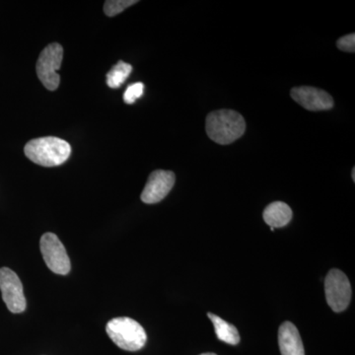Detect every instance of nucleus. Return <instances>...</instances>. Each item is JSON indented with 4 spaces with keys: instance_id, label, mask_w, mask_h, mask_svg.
Returning a JSON list of instances; mask_svg holds the SVG:
<instances>
[{
    "instance_id": "f257e3e1",
    "label": "nucleus",
    "mask_w": 355,
    "mask_h": 355,
    "mask_svg": "<svg viewBox=\"0 0 355 355\" xmlns=\"http://www.w3.org/2000/svg\"><path fill=\"white\" fill-rule=\"evenodd\" d=\"M207 133L212 141L228 146L239 139L246 130L242 114L233 110H219L207 116Z\"/></svg>"
},
{
    "instance_id": "f03ea898",
    "label": "nucleus",
    "mask_w": 355,
    "mask_h": 355,
    "mask_svg": "<svg viewBox=\"0 0 355 355\" xmlns=\"http://www.w3.org/2000/svg\"><path fill=\"white\" fill-rule=\"evenodd\" d=\"M24 153L36 164L44 167H55L64 164L69 158L71 147L69 142L58 137H40L28 142Z\"/></svg>"
},
{
    "instance_id": "7ed1b4c3",
    "label": "nucleus",
    "mask_w": 355,
    "mask_h": 355,
    "mask_svg": "<svg viewBox=\"0 0 355 355\" xmlns=\"http://www.w3.org/2000/svg\"><path fill=\"white\" fill-rule=\"evenodd\" d=\"M106 331L114 345L128 352H137L146 343L147 336L144 327L130 318L112 319L107 324Z\"/></svg>"
},
{
    "instance_id": "20e7f679",
    "label": "nucleus",
    "mask_w": 355,
    "mask_h": 355,
    "mask_svg": "<svg viewBox=\"0 0 355 355\" xmlns=\"http://www.w3.org/2000/svg\"><path fill=\"white\" fill-rule=\"evenodd\" d=\"M64 49L60 44H49L40 55L37 62V74L44 87L55 91L60 86V78L58 70L62 65Z\"/></svg>"
},
{
    "instance_id": "39448f33",
    "label": "nucleus",
    "mask_w": 355,
    "mask_h": 355,
    "mask_svg": "<svg viewBox=\"0 0 355 355\" xmlns=\"http://www.w3.org/2000/svg\"><path fill=\"white\" fill-rule=\"evenodd\" d=\"M326 300L331 309L336 313L343 312L349 307L352 300V286L345 273L342 270H331L324 280Z\"/></svg>"
},
{
    "instance_id": "423d86ee",
    "label": "nucleus",
    "mask_w": 355,
    "mask_h": 355,
    "mask_svg": "<svg viewBox=\"0 0 355 355\" xmlns=\"http://www.w3.org/2000/svg\"><path fill=\"white\" fill-rule=\"evenodd\" d=\"M40 247L44 263L51 272L60 275H67L70 272L71 263L69 254L57 235L44 233L42 236Z\"/></svg>"
},
{
    "instance_id": "0eeeda50",
    "label": "nucleus",
    "mask_w": 355,
    "mask_h": 355,
    "mask_svg": "<svg viewBox=\"0 0 355 355\" xmlns=\"http://www.w3.org/2000/svg\"><path fill=\"white\" fill-rule=\"evenodd\" d=\"M0 291L6 307L13 314L26 310V298L22 282L18 275L8 268H0Z\"/></svg>"
},
{
    "instance_id": "6e6552de",
    "label": "nucleus",
    "mask_w": 355,
    "mask_h": 355,
    "mask_svg": "<svg viewBox=\"0 0 355 355\" xmlns=\"http://www.w3.org/2000/svg\"><path fill=\"white\" fill-rule=\"evenodd\" d=\"M176 176L171 171L156 170L151 173L141 193V200L147 205H153L167 197L174 187Z\"/></svg>"
},
{
    "instance_id": "1a4fd4ad",
    "label": "nucleus",
    "mask_w": 355,
    "mask_h": 355,
    "mask_svg": "<svg viewBox=\"0 0 355 355\" xmlns=\"http://www.w3.org/2000/svg\"><path fill=\"white\" fill-rule=\"evenodd\" d=\"M292 99L308 111H327L334 107L333 97L322 89L302 86L291 89Z\"/></svg>"
},
{
    "instance_id": "9d476101",
    "label": "nucleus",
    "mask_w": 355,
    "mask_h": 355,
    "mask_svg": "<svg viewBox=\"0 0 355 355\" xmlns=\"http://www.w3.org/2000/svg\"><path fill=\"white\" fill-rule=\"evenodd\" d=\"M279 345L282 355H305L300 334L291 322H284L279 327Z\"/></svg>"
},
{
    "instance_id": "9b49d317",
    "label": "nucleus",
    "mask_w": 355,
    "mask_h": 355,
    "mask_svg": "<svg viewBox=\"0 0 355 355\" xmlns=\"http://www.w3.org/2000/svg\"><path fill=\"white\" fill-rule=\"evenodd\" d=\"M263 217L270 227L282 228L291 221L292 210L286 202H275L266 207Z\"/></svg>"
},
{
    "instance_id": "f8f14e48",
    "label": "nucleus",
    "mask_w": 355,
    "mask_h": 355,
    "mask_svg": "<svg viewBox=\"0 0 355 355\" xmlns=\"http://www.w3.org/2000/svg\"><path fill=\"white\" fill-rule=\"evenodd\" d=\"M207 317L214 324V331H216L218 340L231 345H236L240 343L239 331L235 326L227 323L220 317L212 314V313H207Z\"/></svg>"
},
{
    "instance_id": "ddd939ff",
    "label": "nucleus",
    "mask_w": 355,
    "mask_h": 355,
    "mask_svg": "<svg viewBox=\"0 0 355 355\" xmlns=\"http://www.w3.org/2000/svg\"><path fill=\"white\" fill-rule=\"evenodd\" d=\"M132 71V65L120 60L107 74V84L110 88H120L125 83Z\"/></svg>"
},
{
    "instance_id": "4468645a",
    "label": "nucleus",
    "mask_w": 355,
    "mask_h": 355,
    "mask_svg": "<svg viewBox=\"0 0 355 355\" xmlns=\"http://www.w3.org/2000/svg\"><path fill=\"white\" fill-rule=\"evenodd\" d=\"M135 3H137L135 0H108L105 2V14L109 17H113Z\"/></svg>"
},
{
    "instance_id": "2eb2a0df",
    "label": "nucleus",
    "mask_w": 355,
    "mask_h": 355,
    "mask_svg": "<svg viewBox=\"0 0 355 355\" xmlns=\"http://www.w3.org/2000/svg\"><path fill=\"white\" fill-rule=\"evenodd\" d=\"M144 92V84L142 83H133L128 86L123 94V101L127 104L132 105L133 103L139 99Z\"/></svg>"
},
{
    "instance_id": "dca6fc26",
    "label": "nucleus",
    "mask_w": 355,
    "mask_h": 355,
    "mask_svg": "<svg viewBox=\"0 0 355 355\" xmlns=\"http://www.w3.org/2000/svg\"><path fill=\"white\" fill-rule=\"evenodd\" d=\"M336 46L340 51H347V53H354L355 51V34L347 35L342 38L338 40L336 42Z\"/></svg>"
},
{
    "instance_id": "f3484780",
    "label": "nucleus",
    "mask_w": 355,
    "mask_h": 355,
    "mask_svg": "<svg viewBox=\"0 0 355 355\" xmlns=\"http://www.w3.org/2000/svg\"><path fill=\"white\" fill-rule=\"evenodd\" d=\"M352 180H354V182H355V168L352 169Z\"/></svg>"
},
{
    "instance_id": "a211bd4d",
    "label": "nucleus",
    "mask_w": 355,
    "mask_h": 355,
    "mask_svg": "<svg viewBox=\"0 0 355 355\" xmlns=\"http://www.w3.org/2000/svg\"><path fill=\"white\" fill-rule=\"evenodd\" d=\"M200 355H217V354H212V352H207V354H200Z\"/></svg>"
}]
</instances>
